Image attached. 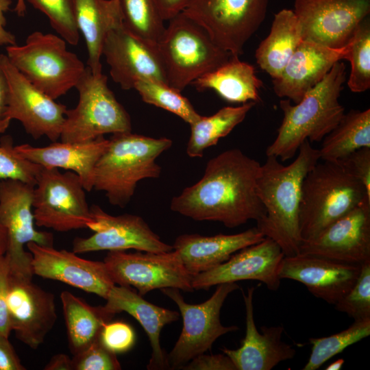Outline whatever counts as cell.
<instances>
[{
    "instance_id": "obj_24",
    "label": "cell",
    "mask_w": 370,
    "mask_h": 370,
    "mask_svg": "<svg viewBox=\"0 0 370 370\" xmlns=\"http://www.w3.org/2000/svg\"><path fill=\"white\" fill-rule=\"evenodd\" d=\"M255 288L243 292L245 306V336L236 349H222L236 370H271L281 362L292 359L296 350L282 341L284 328L262 326L260 333L254 317L253 296Z\"/></svg>"
},
{
    "instance_id": "obj_40",
    "label": "cell",
    "mask_w": 370,
    "mask_h": 370,
    "mask_svg": "<svg viewBox=\"0 0 370 370\" xmlns=\"http://www.w3.org/2000/svg\"><path fill=\"white\" fill-rule=\"evenodd\" d=\"M334 306L354 320L370 318V260L361 264L355 283Z\"/></svg>"
},
{
    "instance_id": "obj_27",
    "label": "cell",
    "mask_w": 370,
    "mask_h": 370,
    "mask_svg": "<svg viewBox=\"0 0 370 370\" xmlns=\"http://www.w3.org/2000/svg\"><path fill=\"white\" fill-rule=\"evenodd\" d=\"M105 308L115 314L125 312L136 319L147 334L151 347L148 369H164L169 367L167 356L160 343L163 328L179 319L180 314L154 305L145 300L130 286H113L106 299Z\"/></svg>"
},
{
    "instance_id": "obj_51",
    "label": "cell",
    "mask_w": 370,
    "mask_h": 370,
    "mask_svg": "<svg viewBox=\"0 0 370 370\" xmlns=\"http://www.w3.org/2000/svg\"><path fill=\"white\" fill-rule=\"evenodd\" d=\"M7 241L6 230L0 222V256L6 252Z\"/></svg>"
},
{
    "instance_id": "obj_38",
    "label": "cell",
    "mask_w": 370,
    "mask_h": 370,
    "mask_svg": "<svg viewBox=\"0 0 370 370\" xmlns=\"http://www.w3.org/2000/svg\"><path fill=\"white\" fill-rule=\"evenodd\" d=\"M346 59L351 71L347 86L353 92H362L370 88V21L365 18L350 40Z\"/></svg>"
},
{
    "instance_id": "obj_36",
    "label": "cell",
    "mask_w": 370,
    "mask_h": 370,
    "mask_svg": "<svg viewBox=\"0 0 370 370\" xmlns=\"http://www.w3.org/2000/svg\"><path fill=\"white\" fill-rule=\"evenodd\" d=\"M134 89L144 102L167 110L189 125L201 116L181 92L167 84L145 79L138 81Z\"/></svg>"
},
{
    "instance_id": "obj_22",
    "label": "cell",
    "mask_w": 370,
    "mask_h": 370,
    "mask_svg": "<svg viewBox=\"0 0 370 370\" xmlns=\"http://www.w3.org/2000/svg\"><path fill=\"white\" fill-rule=\"evenodd\" d=\"M360 268V264L298 254L284 256L278 275L303 284L314 296L334 305L355 283Z\"/></svg>"
},
{
    "instance_id": "obj_29",
    "label": "cell",
    "mask_w": 370,
    "mask_h": 370,
    "mask_svg": "<svg viewBox=\"0 0 370 370\" xmlns=\"http://www.w3.org/2000/svg\"><path fill=\"white\" fill-rule=\"evenodd\" d=\"M199 91L210 89L232 103L258 102L262 82L257 77L254 67L241 61L238 56L230 59L192 82Z\"/></svg>"
},
{
    "instance_id": "obj_32",
    "label": "cell",
    "mask_w": 370,
    "mask_h": 370,
    "mask_svg": "<svg viewBox=\"0 0 370 370\" xmlns=\"http://www.w3.org/2000/svg\"><path fill=\"white\" fill-rule=\"evenodd\" d=\"M321 141L323 161L339 162L360 148L370 147V109L345 113Z\"/></svg>"
},
{
    "instance_id": "obj_3",
    "label": "cell",
    "mask_w": 370,
    "mask_h": 370,
    "mask_svg": "<svg viewBox=\"0 0 370 370\" xmlns=\"http://www.w3.org/2000/svg\"><path fill=\"white\" fill-rule=\"evenodd\" d=\"M345 69V64L338 61L299 103L280 101L283 119L275 139L266 150L267 156L288 160L304 142H321L336 126L345 114L338 99L346 81Z\"/></svg>"
},
{
    "instance_id": "obj_1",
    "label": "cell",
    "mask_w": 370,
    "mask_h": 370,
    "mask_svg": "<svg viewBox=\"0 0 370 370\" xmlns=\"http://www.w3.org/2000/svg\"><path fill=\"white\" fill-rule=\"evenodd\" d=\"M261 164L238 149L221 152L206 164L202 177L173 197L171 209L195 221L232 228L265 216L256 193Z\"/></svg>"
},
{
    "instance_id": "obj_12",
    "label": "cell",
    "mask_w": 370,
    "mask_h": 370,
    "mask_svg": "<svg viewBox=\"0 0 370 370\" xmlns=\"http://www.w3.org/2000/svg\"><path fill=\"white\" fill-rule=\"evenodd\" d=\"M34 185L15 180L0 182V222L6 230L10 274L27 279L34 275L32 254L25 245L34 242L53 246V234L34 227L33 193Z\"/></svg>"
},
{
    "instance_id": "obj_35",
    "label": "cell",
    "mask_w": 370,
    "mask_h": 370,
    "mask_svg": "<svg viewBox=\"0 0 370 370\" xmlns=\"http://www.w3.org/2000/svg\"><path fill=\"white\" fill-rule=\"evenodd\" d=\"M369 335L370 318H368L354 320L348 328L329 336L310 338L311 352L302 369H319L329 359Z\"/></svg>"
},
{
    "instance_id": "obj_7",
    "label": "cell",
    "mask_w": 370,
    "mask_h": 370,
    "mask_svg": "<svg viewBox=\"0 0 370 370\" xmlns=\"http://www.w3.org/2000/svg\"><path fill=\"white\" fill-rule=\"evenodd\" d=\"M53 34L31 33L24 45L6 47L10 63L32 84L53 99L75 88L86 66Z\"/></svg>"
},
{
    "instance_id": "obj_18",
    "label": "cell",
    "mask_w": 370,
    "mask_h": 370,
    "mask_svg": "<svg viewBox=\"0 0 370 370\" xmlns=\"http://www.w3.org/2000/svg\"><path fill=\"white\" fill-rule=\"evenodd\" d=\"M284 254L280 245L265 237L259 243L234 254L227 261L192 277L194 290H208L211 286L242 280H257L271 291H277L281 279L279 269Z\"/></svg>"
},
{
    "instance_id": "obj_9",
    "label": "cell",
    "mask_w": 370,
    "mask_h": 370,
    "mask_svg": "<svg viewBox=\"0 0 370 370\" xmlns=\"http://www.w3.org/2000/svg\"><path fill=\"white\" fill-rule=\"evenodd\" d=\"M238 288L236 282L218 284L212 296L199 304L186 303L180 289H160L177 304L183 321L182 332L167 356L169 367L181 369L195 357L210 350L218 338L238 330L236 325H223L220 320L221 310L226 298Z\"/></svg>"
},
{
    "instance_id": "obj_14",
    "label": "cell",
    "mask_w": 370,
    "mask_h": 370,
    "mask_svg": "<svg viewBox=\"0 0 370 370\" xmlns=\"http://www.w3.org/2000/svg\"><path fill=\"white\" fill-rule=\"evenodd\" d=\"M303 40L341 48L370 13V0H294Z\"/></svg>"
},
{
    "instance_id": "obj_30",
    "label": "cell",
    "mask_w": 370,
    "mask_h": 370,
    "mask_svg": "<svg viewBox=\"0 0 370 370\" xmlns=\"http://www.w3.org/2000/svg\"><path fill=\"white\" fill-rule=\"evenodd\" d=\"M302 40L301 27L293 10H281L274 15L269 34L256 51L257 64L273 79L278 78Z\"/></svg>"
},
{
    "instance_id": "obj_52",
    "label": "cell",
    "mask_w": 370,
    "mask_h": 370,
    "mask_svg": "<svg viewBox=\"0 0 370 370\" xmlns=\"http://www.w3.org/2000/svg\"><path fill=\"white\" fill-rule=\"evenodd\" d=\"M344 360L343 358H339L332 363H331L330 365H328L326 368H325V370H339L341 369L343 365L344 364Z\"/></svg>"
},
{
    "instance_id": "obj_20",
    "label": "cell",
    "mask_w": 370,
    "mask_h": 370,
    "mask_svg": "<svg viewBox=\"0 0 370 370\" xmlns=\"http://www.w3.org/2000/svg\"><path fill=\"white\" fill-rule=\"evenodd\" d=\"M8 306L11 330L36 349L57 320L54 295L32 282L9 274Z\"/></svg>"
},
{
    "instance_id": "obj_17",
    "label": "cell",
    "mask_w": 370,
    "mask_h": 370,
    "mask_svg": "<svg viewBox=\"0 0 370 370\" xmlns=\"http://www.w3.org/2000/svg\"><path fill=\"white\" fill-rule=\"evenodd\" d=\"M102 56L110 66L112 79L123 90L134 89L138 81L145 79L167 84L157 44L136 36L123 23L108 33Z\"/></svg>"
},
{
    "instance_id": "obj_8",
    "label": "cell",
    "mask_w": 370,
    "mask_h": 370,
    "mask_svg": "<svg viewBox=\"0 0 370 370\" xmlns=\"http://www.w3.org/2000/svg\"><path fill=\"white\" fill-rule=\"evenodd\" d=\"M75 88L78 102L66 111L62 142L88 141L106 134L132 132L130 116L108 87L106 75H95L86 66Z\"/></svg>"
},
{
    "instance_id": "obj_45",
    "label": "cell",
    "mask_w": 370,
    "mask_h": 370,
    "mask_svg": "<svg viewBox=\"0 0 370 370\" xmlns=\"http://www.w3.org/2000/svg\"><path fill=\"white\" fill-rule=\"evenodd\" d=\"M181 369L186 370H236L230 358L223 354H200Z\"/></svg>"
},
{
    "instance_id": "obj_39",
    "label": "cell",
    "mask_w": 370,
    "mask_h": 370,
    "mask_svg": "<svg viewBox=\"0 0 370 370\" xmlns=\"http://www.w3.org/2000/svg\"><path fill=\"white\" fill-rule=\"evenodd\" d=\"M42 166L19 154L10 136H3L0 143V182L5 180H19L36 184Z\"/></svg>"
},
{
    "instance_id": "obj_5",
    "label": "cell",
    "mask_w": 370,
    "mask_h": 370,
    "mask_svg": "<svg viewBox=\"0 0 370 370\" xmlns=\"http://www.w3.org/2000/svg\"><path fill=\"white\" fill-rule=\"evenodd\" d=\"M366 198L370 199V195L364 184L341 162H318L301 184L299 212L301 241L315 238Z\"/></svg>"
},
{
    "instance_id": "obj_4",
    "label": "cell",
    "mask_w": 370,
    "mask_h": 370,
    "mask_svg": "<svg viewBox=\"0 0 370 370\" xmlns=\"http://www.w3.org/2000/svg\"><path fill=\"white\" fill-rule=\"evenodd\" d=\"M168 138H151L130 132L112 134L95 168L93 188L105 193L108 201L124 208L137 184L157 178L161 167L156 159L172 145Z\"/></svg>"
},
{
    "instance_id": "obj_15",
    "label": "cell",
    "mask_w": 370,
    "mask_h": 370,
    "mask_svg": "<svg viewBox=\"0 0 370 370\" xmlns=\"http://www.w3.org/2000/svg\"><path fill=\"white\" fill-rule=\"evenodd\" d=\"M0 63L9 86L7 116L21 122L25 132L34 139L42 136L56 142L62 133L67 108L32 84L0 54Z\"/></svg>"
},
{
    "instance_id": "obj_33",
    "label": "cell",
    "mask_w": 370,
    "mask_h": 370,
    "mask_svg": "<svg viewBox=\"0 0 370 370\" xmlns=\"http://www.w3.org/2000/svg\"><path fill=\"white\" fill-rule=\"evenodd\" d=\"M248 101L236 107L226 106L209 116H201L190 125V134L186 153L190 158H201L204 151L215 145L241 123L249 111L256 105Z\"/></svg>"
},
{
    "instance_id": "obj_6",
    "label": "cell",
    "mask_w": 370,
    "mask_h": 370,
    "mask_svg": "<svg viewBox=\"0 0 370 370\" xmlns=\"http://www.w3.org/2000/svg\"><path fill=\"white\" fill-rule=\"evenodd\" d=\"M157 47L167 84L180 92L233 56L217 45L200 25L182 12L169 21Z\"/></svg>"
},
{
    "instance_id": "obj_48",
    "label": "cell",
    "mask_w": 370,
    "mask_h": 370,
    "mask_svg": "<svg viewBox=\"0 0 370 370\" xmlns=\"http://www.w3.org/2000/svg\"><path fill=\"white\" fill-rule=\"evenodd\" d=\"M164 21H169L188 6L191 0H155Z\"/></svg>"
},
{
    "instance_id": "obj_49",
    "label": "cell",
    "mask_w": 370,
    "mask_h": 370,
    "mask_svg": "<svg viewBox=\"0 0 370 370\" xmlns=\"http://www.w3.org/2000/svg\"><path fill=\"white\" fill-rule=\"evenodd\" d=\"M12 3V0H0V45L11 46L16 45L15 36L5 29V14Z\"/></svg>"
},
{
    "instance_id": "obj_19",
    "label": "cell",
    "mask_w": 370,
    "mask_h": 370,
    "mask_svg": "<svg viewBox=\"0 0 370 370\" xmlns=\"http://www.w3.org/2000/svg\"><path fill=\"white\" fill-rule=\"evenodd\" d=\"M299 254L351 264L370 260V199H365L315 238L302 242Z\"/></svg>"
},
{
    "instance_id": "obj_26",
    "label": "cell",
    "mask_w": 370,
    "mask_h": 370,
    "mask_svg": "<svg viewBox=\"0 0 370 370\" xmlns=\"http://www.w3.org/2000/svg\"><path fill=\"white\" fill-rule=\"evenodd\" d=\"M109 144V139L99 136L83 142H53L45 147L29 144L14 146L26 159L44 168H57L75 173L86 191L93 189L95 168Z\"/></svg>"
},
{
    "instance_id": "obj_28",
    "label": "cell",
    "mask_w": 370,
    "mask_h": 370,
    "mask_svg": "<svg viewBox=\"0 0 370 370\" xmlns=\"http://www.w3.org/2000/svg\"><path fill=\"white\" fill-rule=\"evenodd\" d=\"M75 23L87 50V66L95 75L102 73L101 58L109 31L122 24L116 0H73Z\"/></svg>"
},
{
    "instance_id": "obj_37",
    "label": "cell",
    "mask_w": 370,
    "mask_h": 370,
    "mask_svg": "<svg viewBox=\"0 0 370 370\" xmlns=\"http://www.w3.org/2000/svg\"><path fill=\"white\" fill-rule=\"evenodd\" d=\"M25 1L42 12L51 26L66 42L72 45L78 44L80 34L75 23L73 0H17L14 11L20 16L25 14Z\"/></svg>"
},
{
    "instance_id": "obj_11",
    "label": "cell",
    "mask_w": 370,
    "mask_h": 370,
    "mask_svg": "<svg viewBox=\"0 0 370 370\" xmlns=\"http://www.w3.org/2000/svg\"><path fill=\"white\" fill-rule=\"evenodd\" d=\"M268 4L269 0H191L182 13L217 45L238 56L264 21Z\"/></svg>"
},
{
    "instance_id": "obj_43",
    "label": "cell",
    "mask_w": 370,
    "mask_h": 370,
    "mask_svg": "<svg viewBox=\"0 0 370 370\" xmlns=\"http://www.w3.org/2000/svg\"><path fill=\"white\" fill-rule=\"evenodd\" d=\"M339 162L364 184L370 195V147L360 148Z\"/></svg>"
},
{
    "instance_id": "obj_42",
    "label": "cell",
    "mask_w": 370,
    "mask_h": 370,
    "mask_svg": "<svg viewBox=\"0 0 370 370\" xmlns=\"http://www.w3.org/2000/svg\"><path fill=\"white\" fill-rule=\"evenodd\" d=\"M99 338L108 350L117 354L129 351L135 343V333L127 323H106L101 328Z\"/></svg>"
},
{
    "instance_id": "obj_25",
    "label": "cell",
    "mask_w": 370,
    "mask_h": 370,
    "mask_svg": "<svg viewBox=\"0 0 370 370\" xmlns=\"http://www.w3.org/2000/svg\"><path fill=\"white\" fill-rule=\"evenodd\" d=\"M264 238L257 227L234 234H185L176 238L173 248L188 272L194 276L214 268L236 252Z\"/></svg>"
},
{
    "instance_id": "obj_34",
    "label": "cell",
    "mask_w": 370,
    "mask_h": 370,
    "mask_svg": "<svg viewBox=\"0 0 370 370\" xmlns=\"http://www.w3.org/2000/svg\"><path fill=\"white\" fill-rule=\"evenodd\" d=\"M116 1L125 29L137 37L157 44L166 26L156 1Z\"/></svg>"
},
{
    "instance_id": "obj_41",
    "label": "cell",
    "mask_w": 370,
    "mask_h": 370,
    "mask_svg": "<svg viewBox=\"0 0 370 370\" xmlns=\"http://www.w3.org/2000/svg\"><path fill=\"white\" fill-rule=\"evenodd\" d=\"M73 370H119L116 354L108 350L99 337L82 352L73 356Z\"/></svg>"
},
{
    "instance_id": "obj_23",
    "label": "cell",
    "mask_w": 370,
    "mask_h": 370,
    "mask_svg": "<svg viewBox=\"0 0 370 370\" xmlns=\"http://www.w3.org/2000/svg\"><path fill=\"white\" fill-rule=\"evenodd\" d=\"M349 47L350 42L341 48H331L302 40L280 77L273 79L274 92L279 97L299 103L336 62L346 59Z\"/></svg>"
},
{
    "instance_id": "obj_13",
    "label": "cell",
    "mask_w": 370,
    "mask_h": 370,
    "mask_svg": "<svg viewBox=\"0 0 370 370\" xmlns=\"http://www.w3.org/2000/svg\"><path fill=\"white\" fill-rule=\"evenodd\" d=\"M103 262L115 284L133 286L142 296L158 288L194 291L193 276L175 250L158 253L108 251Z\"/></svg>"
},
{
    "instance_id": "obj_16",
    "label": "cell",
    "mask_w": 370,
    "mask_h": 370,
    "mask_svg": "<svg viewBox=\"0 0 370 370\" xmlns=\"http://www.w3.org/2000/svg\"><path fill=\"white\" fill-rule=\"evenodd\" d=\"M90 208L92 221L87 228L95 233L88 238H75L74 253L129 249L157 253L173 250V245L164 243L142 217L130 214L113 216L97 205Z\"/></svg>"
},
{
    "instance_id": "obj_31",
    "label": "cell",
    "mask_w": 370,
    "mask_h": 370,
    "mask_svg": "<svg viewBox=\"0 0 370 370\" xmlns=\"http://www.w3.org/2000/svg\"><path fill=\"white\" fill-rule=\"evenodd\" d=\"M69 346L74 356L88 347L98 337L102 327L114 314L103 306H92L82 299L64 291L60 294Z\"/></svg>"
},
{
    "instance_id": "obj_44",
    "label": "cell",
    "mask_w": 370,
    "mask_h": 370,
    "mask_svg": "<svg viewBox=\"0 0 370 370\" xmlns=\"http://www.w3.org/2000/svg\"><path fill=\"white\" fill-rule=\"evenodd\" d=\"M5 254L0 256V335L9 337L11 332L8 306L10 268Z\"/></svg>"
},
{
    "instance_id": "obj_10",
    "label": "cell",
    "mask_w": 370,
    "mask_h": 370,
    "mask_svg": "<svg viewBox=\"0 0 370 370\" xmlns=\"http://www.w3.org/2000/svg\"><path fill=\"white\" fill-rule=\"evenodd\" d=\"M85 191L75 173L42 167L33 193L36 225L58 232L87 228L92 219Z\"/></svg>"
},
{
    "instance_id": "obj_50",
    "label": "cell",
    "mask_w": 370,
    "mask_h": 370,
    "mask_svg": "<svg viewBox=\"0 0 370 370\" xmlns=\"http://www.w3.org/2000/svg\"><path fill=\"white\" fill-rule=\"evenodd\" d=\"M45 370H73L72 358L64 354H58L51 357L44 367Z\"/></svg>"
},
{
    "instance_id": "obj_21",
    "label": "cell",
    "mask_w": 370,
    "mask_h": 370,
    "mask_svg": "<svg viewBox=\"0 0 370 370\" xmlns=\"http://www.w3.org/2000/svg\"><path fill=\"white\" fill-rule=\"evenodd\" d=\"M34 274L64 282L106 299L115 285L104 262L79 258L73 251L58 250L34 242L27 245Z\"/></svg>"
},
{
    "instance_id": "obj_46",
    "label": "cell",
    "mask_w": 370,
    "mask_h": 370,
    "mask_svg": "<svg viewBox=\"0 0 370 370\" xmlns=\"http://www.w3.org/2000/svg\"><path fill=\"white\" fill-rule=\"evenodd\" d=\"M8 336L0 335V370H25Z\"/></svg>"
},
{
    "instance_id": "obj_2",
    "label": "cell",
    "mask_w": 370,
    "mask_h": 370,
    "mask_svg": "<svg viewBox=\"0 0 370 370\" xmlns=\"http://www.w3.org/2000/svg\"><path fill=\"white\" fill-rule=\"evenodd\" d=\"M295 160L288 165L275 156H267L256 180V193L263 205L265 216L257 221V228L264 237L275 241L284 256L299 253V204L304 178L319 162V151L309 140L299 148Z\"/></svg>"
},
{
    "instance_id": "obj_47",
    "label": "cell",
    "mask_w": 370,
    "mask_h": 370,
    "mask_svg": "<svg viewBox=\"0 0 370 370\" xmlns=\"http://www.w3.org/2000/svg\"><path fill=\"white\" fill-rule=\"evenodd\" d=\"M8 99V82L0 63V134L6 131L11 121L7 116Z\"/></svg>"
}]
</instances>
